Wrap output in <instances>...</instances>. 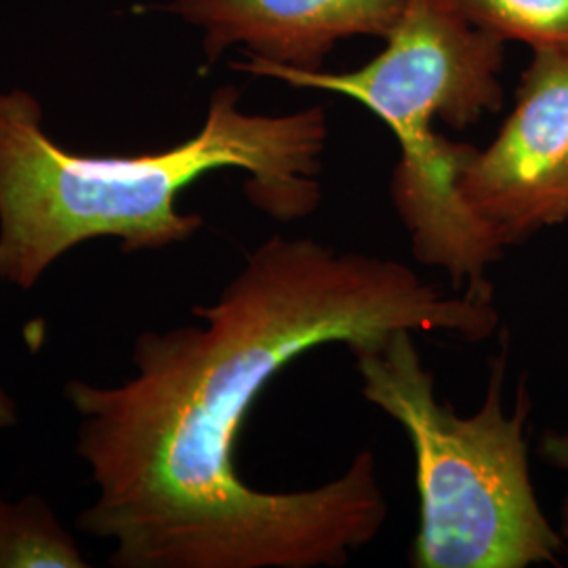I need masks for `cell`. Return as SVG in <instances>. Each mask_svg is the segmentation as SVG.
<instances>
[{"mask_svg":"<svg viewBox=\"0 0 568 568\" xmlns=\"http://www.w3.org/2000/svg\"><path fill=\"white\" fill-rule=\"evenodd\" d=\"M199 325L145 331L121 386L70 382L77 455L95 499L77 528L110 541L116 568H339L389 516L373 450L304 490H260L236 467L244 422L284 366L321 345H375L396 331L487 342L493 300L447 295L408 265L274 234Z\"/></svg>","mask_w":568,"mask_h":568,"instance_id":"obj_1","label":"cell"},{"mask_svg":"<svg viewBox=\"0 0 568 568\" xmlns=\"http://www.w3.org/2000/svg\"><path fill=\"white\" fill-rule=\"evenodd\" d=\"M239 102L241 91L225 84L194 138L163 152L95 156L55 142L32 93L0 91V278L32 291L68 251L98 239L119 241L122 253L185 243L204 220L180 213L178 196L220 169L248 173L244 194L272 220L312 215L323 201L325 108L264 116Z\"/></svg>","mask_w":568,"mask_h":568,"instance_id":"obj_2","label":"cell"},{"mask_svg":"<svg viewBox=\"0 0 568 568\" xmlns=\"http://www.w3.org/2000/svg\"><path fill=\"white\" fill-rule=\"evenodd\" d=\"M386 41L375 60L339 74L257 58L234 68L345 95L386 122L400 145L389 194L415 260L443 267L453 291L493 300L487 270L506 248L459 194V175L478 148L443 138L434 122L462 131L501 110L504 41L469 23L447 0H406Z\"/></svg>","mask_w":568,"mask_h":568,"instance_id":"obj_3","label":"cell"},{"mask_svg":"<svg viewBox=\"0 0 568 568\" xmlns=\"http://www.w3.org/2000/svg\"><path fill=\"white\" fill-rule=\"evenodd\" d=\"M488 361L485 403L462 417L436 398L413 331L356 345L363 396L405 429L415 453L419 528L408 551L415 568H528L560 565L565 537L537 501L528 464L530 392L518 382L504 410L509 344Z\"/></svg>","mask_w":568,"mask_h":568,"instance_id":"obj_4","label":"cell"},{"mask_svg":"<svg viewBox=\"0 0 568 568\" xmlns=\"http://www.w3.org/2000/svg\"><path fill=\"white\" fill-rule=\"evenodd\" d=\"M459 194L504 248L568 222V47L532 51L508 121L474 152Z\"/></svg>","mask_w":568,"mask_h":568,"instance_id":"obj_5","label":"cell"},{"mask_svg":"<svg viewBox=\"0 0 568 568\" xmlns=\"http://www.w3.org/2000/svg\"><path fill=\"white\" fill-rule=\"evenodd\" d=\"M405 4L406 0H171L163 9L203 28L209 61L232 44H244L251 58L321 70L344 39H386Z\"/></svg>","mask_w":568,"mask_h":568,"instance_id":"obj_6","label":"cell"},{"mask_svg":"<svg viewBox=\"0 0 568 568\" xmlns=\"http://www.w3.org/2000/svg\"><path fill=\"white\" fill-rule=\"evenodd\" d=\"M89 567L44 497L30 493L16 504L0 497V568Z\"/></svg>","mask_w":568,"mask_h":568,"instance_id":"obj_7","label":"cell"},{"mask_svg":"<svg viewBox=\"0 0 568 568\" xmlns=\"http://www.w3.org/2000/svg\"><path fill=\"white\" fill-rule=\"evenodd\" d=\"M469 23L501 41L568 47V0H447Z\"/></svg>","mask_w":568,"mask_h":568,"instance_id":"obj_8","label":"cell"},{"mask_svg":"<svg viewBox=\"0 0 568 568\" xmlns=\"http://www.w3.org/2000/svg\"><path fill=\"white\" fill-rule=\"evenodd\" d=\"M539 455L546 459L549 466L562 469L568 476V429L567 432H546L539 443ZM560 535L568 541V493L562 504V523H560Z\"/></svg>","mask_w":568,"mask_h":568,"instance_id":"obj_9","label":"cell"},{"mask_svg":"<svg viewBox=\"0 0 568 568\" xmlns=\"http://www.w3.org/2000/svg\"><path fill=\"white\" fill-rule=\"evenodd\" d=\"M20 424V410L9 392L0 386V429H11Z\"/></svg>","mask_w":568,"mask_h":568,"instance_id":"obj_10","label":"cell"}]
</instances>
